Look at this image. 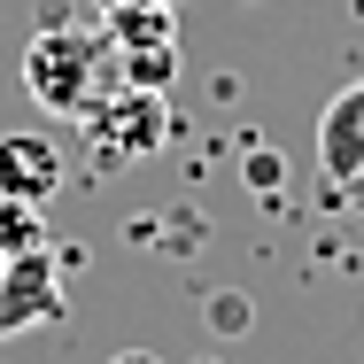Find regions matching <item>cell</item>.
I'll return each instance as SVG.
<instances>
[{
  "label": "cell",
  "mask_w": 364,
  "mask_h": 364,
  "mask_svg": "<svg viewBox=\"0 0 364 364\" xmlns=\"http://www.w3.org/2000/svg\"><path fill=\"white\" fill-rule=\"evenodd\" d=\"M117 85H124V63L109 23H47L23 47V93L55 117H93Z\"/></svg>",
  "instance_id": "1"
},
{
  "label": "cell",
  "mask_w": 364,
  "mask_h": 364,
  "mask_svg": "<svg viewBox=\"0 0 364 364\" xmlns=\"http://www.w3.org/2000/svg\"><path fill=\"white\" fill-rule=\"evenodd\" d=\"M93 163H140V155H155V147L171 140V109H163V93H140V85H117L93 117Z\"/></svg>",
  "instance_id": "2"
},
{
  "label": "cell",
  "mask_w": 364,
  "mask_h": 364,
  "mask_svg": "<svg viewBox=\"0 0 364 364\" xmlns=\"http://www.w3.org/2000/svg\"><path fill=\"white\" fill-rule=\"evenodd\" d=\"M55 318H63V256L55 248L8 256V272H0V341H16L31 326H55Z\"/></svg>",
  "instance_id": "3"
},
{
  "label": "cell",
  "mask_w": 364,
  "mask_h": 364,
  "mask_svg": "<svg viewBox=\"0 0 364 364\" xmlns=\"http://www.w3.org/2000/svg\"><path fill=\"white\" fill-rule=\"evenodd\" d=\"M63 194V140L55 132H0V202H55Z\"/></svg>",
  "instance_id": "4"
},
{
  "label": "cell",
  "mask_w": 364,
  "mask_h": 364,
  "mask_svg": "<svg viewBox=\"0 0 364 364\" xmlns=\"http://www.w3.org/2000/svg\"><path fill=\"white\" fill-rule=\"evenodd\" d=\"M318 171L333 186H357L364 178V77H349L326 101V117H318Z\"/></svg>",
  "instance_id": "5"
},
{
  "label": "cell",
  "mask_w": 364,
  "mask_h": 364,
  "mask_svg": "<svg viewBox=\"0 0 364 364\" xmlns=\"http://www.w3.org/2000/svg\"><path fill=\"white\" fill-rule=\"evenodd\" d=\"M117 63H124V85L171 93V77H178V39H171V47H132V55H117Z\"/></svg>",
  "instance_id": "6"
},
{
  "label": "cell",
  "mask_w": 364,
  "mask_h": 364,
  "mask_svg": "<svg viewBox=\"0 0 364 364\" xmlns=\"http://www.w3.org/2000/svg\"><path fill=\"white\" fill-rule=\"evenodd\" d=\"M23 248H47V210L39 202H0V256H23Z\"/></svg>",
  "instance_id": "7"
},
{
  "label": "cell",
  "mask_w": 364,
  "mask_h": 364,
  "mask_svg": "<svg viewBox=\"0 0 364 364\" xmlns=\"http://www.w3.org/2000/svg\"><path fill=\"white\" fill-rule=\"evenodd\" d=\"M210 326H218V333H248V302H240V294H218V302H210Z\"/></svg>",
  "instance_id": "8"
},
{
  "label": "cell",
  "mask_w": 364,
  "mask_h": 364,
  "mask_svg": "<svg viewBox=\"0 0 364 364\" xmlns=\"http://www.w3.org/2000/svg\"><path fill=\"white\" fill-rule=\"evenodd\" d=\"M248 178H256V186H279V155L256 147V155H248Z\"/></svg>",
  "instance_id": "9"
},
{
  "label": "cell",
  "mask_w": 364,
  "mask_h": 364,
  "mask_svg": "<svg viewBox=\"0 0 364 364\" xmlns=\"http://www.w3.org/2000/svg\"><path fill=\"white\" fill-rule=\"evenodd\" d=\"M101 16H124V8H178V0H93Z\"/></svg>",
  "instance_id": "10"
},
{
  "label": "cell",
  "mask_w": 364,
  "mask_h": 364,
  "mask_svg": "<svg viewBox=\"0 0 364 364\" xmlns=\"http://www.w3.org/2000/svg\"><path fill=\"white\" fill-rule=\"evenodd\" d=\"M109 364H163L155 349H124V357H109Z\"/></svg>",
  "instance_id": "11"
}]
</instances>
